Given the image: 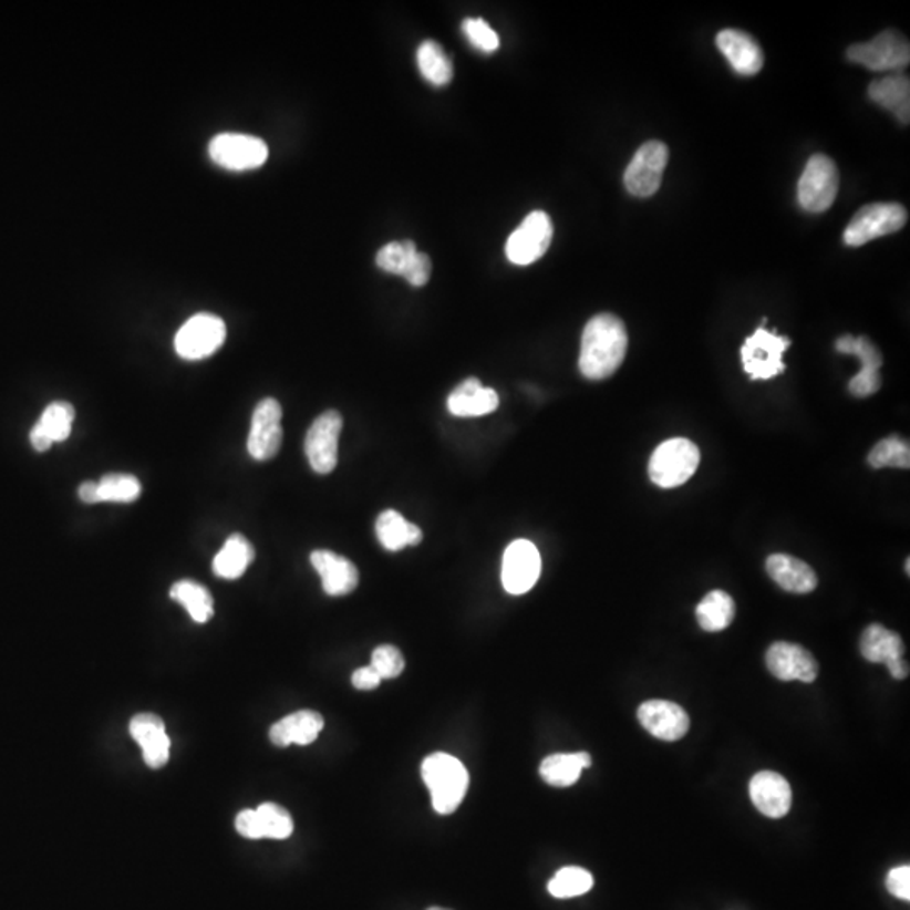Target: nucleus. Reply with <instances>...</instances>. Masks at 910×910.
<instances>
[{"label":"nucleus","mask_w":910,"mask_h":910,"mask_svg":"<svg viewBox=\"0 0 910 910\" xmlns=\"http://www.w3.org/2000/svg\"><path fill=\"white\" fill-rule=\"evenodd\" d=\"M628 343V331L618 316L599 314L590 319L582 334L580 373L592 382L612 376L624 361Z\"/></svg>","instance_id":"nucleus-1"},{"label":"nucleus","mask_w":910,"mask_h":910,"mask_svg":"<svg viewBox=\"0 0 910 910\" xmlns=\"http://www.w3.org/2000/svg\"><path fill=\"white\" fill-rule=\"evenodd\" d=\"M422 779L432 794V805L438 815L457 811L466 798L469 773L454 755L435 752L422 763Z\"/></svg>","instance_id":"nucleus-2"},{"label":"nucleus","mask_w":910,"mask_h":910,"mask_svg":"<svg viewBox=\"0 0 910 910\" xmlns=\"http://www.w3.org/2000/svg\"><path fill=\"white\" fill-rule=\"evenodd\" d=\"M700 448L689 438H670L653 452L650 459V477L656 486L671 487L685 484L699 469Z\"/></svg>","instance_id":"nucleus-3"},{"label":"nucleus","mask_w":910,"mask_h":910,"mask_svg":"<svg viewBox=\"0 0 910 910\" xmlns=\"http://www.w3.org/2000/svg\"><path fill=\"white\" fill-rule=\"evenodd\" d=\"M790 347V339L786 335H777L767 331L766 328H758L751 338L745 339L744 347L741 348L742 364L745 373L751 380H771L777 374L784 373V353Z\"/></svg>","instance_id":"nucleus-4"},{"label":"nucleus","mask_w":910,"mask_h":910,"mask_svg":"<svg viewBox=\"0 0 910 910\" xmlns=\"http://www.w3.org/2000/svg\"><path fill=\"white\" fill-rule=\"evenodd\" d=\"M840 174L837 164L825 154H815L799 179L798 199L805 211L825 213L837 199Z\"/></svg>","instance_id":"nucleus-5"},{"label":"nucleus","mask_w":910,"mask_h":910,"mask_svg":"<svg viewBox=\"0 0 910 910\" xmlns=\"http://www.w3.org/2000/svg\"><path fill=\"white\" fill-rule=\"evenodd\" d=\"M225 339V321L218 316L201 312L184 322L174 339V348L183 360H205L223 347Z\"/></svg>","instance_id":"nucleus-6"},{"label":"nucleus","mask_w":910,"mask_h":910,"mask_svg":"<svg viewBox=\"0 0 910 910\" xmlns=\"http://www.w3.org/2000/svg\"><path fill=\"white\" fill-rule=\"evenodd\" d=\"M907 223V209L897 203H876L864 206L845 230V244L861 247L876 238L902 230Z\"/></svg>","instance_id":"nucleus-7"},{"label":"nucleus","mask_w":910,"mask_h":910,"mask_svg":"<svg viewBox=\"0 0 910 910\" xmlns=\"http://www.w3.org/2000/svg\"><path fill=\"white\" fill-rule=\"evenodd\" d=\"M208 152L216 166L228 170L257 169L269 159V145L261 138L234 132L216 135Z\"/></svg>","instance_id":"nucleus-8"},{"label":"nucleus","mask_w":910,"mask_h":910,"mask_svg":"<svg viewBox=\"0 0 910 910\" xmlns=\"http://www.w3.org/2000/svg\"><path fill=\"white\" fill-rule=\"evenodd\" d=\"M554 240V223L545 211L529 213L506 241V257L526 267L540 260Z\"/></svg>","instance_id":"nucleus-9"},{"label":"nucleus","mask_w":910,"mask_h":910,"mask_svg":"<svg viewBox=\"0 0 910 910\" xmlns=\"http://www.w3.org/2000/svg\"><path fill=\"white\" fill-rule=\"evenodd\" d=\"M670 151L660 141L642 144L624 174L625 189L638 198H651L660 189Z\"/></svg>","instance_id":"nucleus-10"},{"label":"nucleus","mask_w":910,"mask_h":910,"mask_svg":"<svg viewBox=\"0 0 910 910\" xmlns=\"http://www.w3.org/2000/svg\"><path fill=\"white\" fill-rule=\"evenodd\" d=\"M848 60L871 71H893L906 68L910 60L909 41L899 31L880 32L868 43L848 48Z\"/></svg>","instance_id":"nucleus-11"},{"label":"nucleus","mask_w":910,"mask_h":910,"mask_svg":"<svg viewBox=\"0 0 910 910\" xmlns=\"http://www.w3.org/2000/svg\"><path fill=\"white\" fill-rule=\"evenodd\" d=\"M343 431V416L328 410L316 418L306 435V455L318 474H329L338 466L339 435Z\"/></svg>","instance_id":"nucleus-12"},{"label":"nucleus","mask_w":910,"mask_h":910,"mask_svg":"<svg viewBox=\"0 0 910 910\" xmlns=\"http://www.w3.org/2000/svg\"><path fill=\"white\" fill-rule=\"evenodd\" d=\"M282 406L276 399H263L255 406L248 435V454L255 461H269L279 454L282 445Z\"/></svg>","instance_id":"nucleus-13"},{"label":"nucleus","mask_w":910,"mask_h":910,"mask_svg":"<svg viewBox=\"0 0 910 910\" xmlns=\"http://www.w3.org/2000/svg\"><path fill=\"white\" fill-rule=\"evenodd\" d=\"M540 551L531 541L516 540L506 548L501 573L506 592L511 596L529 592L540 579Z\"/></svg>","instance_id":"nucleus-14"},{"label":"nucleus","mask_w":910,"mask_h":910,"mask_svg":"<svg viewBox=\"0 0 910 910\" xmlns=\"http://www.w3.org/2000/svg\"><path fill=\"white\" fill-rule=\"evenodd\" d=\"M835 348L840 353L855 354L861 361L860 373L848 383L851 395L857 396V399H865V396L879 392L880 385H882L879 370L883 363L879 348L865 335L854 338L850 334L841 335Z\"/></svg>","instance_id":"nucleus-15"},{"label":"nucleus","mask_w":910,"mask_h":910,"mask_svg":"<svg viewBox=\"0 0 910 910\" xmlns=\"http://www.w3.org/2000/svg\"><path fill=\"white\" fill-rule=\"evenodd\" d=\"M860 651L861 656L870 663L886 664L896 680H906L909 676V666L903 661L906 648L897 632L880 624L868 625L861 634Z\"/></svg>","instance_id":"nucleus-16"},{"label":"nucleus","mask_w":910,"mask_h":910,"mask_svg":"<svg viewBox=\"0 0 910 910\" xmlns=\"http://www.w3.org/2000/svg\"><path fill=\"white\" fill-rule=\"evenodd\" d=\"M642 727L664 742H676L690 731V716L685 710L666 700H650L638 710Z\"/></svg>","instance_id":"nucleus-17"},{"label":"nucleus","mask_w":910,"mask_h":910,"mask_svg":"<svg viewBox=\"0 0 910 910\" xmlns=\"http://www.w3.org/2000/svg\"><path fill=\"white\" fill-rule=\"evenodd\" d=\"M767 670L780 681H803L813 683L819 666L815 656L794 642H774L766 654Z\"/></svg>","instance_id":"nucleus-18"},{"label":"nucleus","mask_w":910,"mask_h":910,"mask_svg":"<svg viewBox=\"0 0 910 910\" xmlns=\"http://www.w3.org/2000/svg\"><path fill=\"white\" fill-rule=\"evenodd\" d=\"M131 735L141 745L145 764L151 769H161L169 763L170 741L161 716L154 713H138L131 720Z\"/></svg>","instance_id":"nucleus-19"},{"label":"nucleus","mask_w":910,"mask_h":910,"mask_svg":"<svg viewBox=\"0 0 910 910\" xmlns=\"http://www.w3.org/2000/svg\"><path fill=\"white\" fill-rule=\"evenodd\" d=\"M752 803L767 818L779 819L789 813L793 789L780 774L763 771L752 777L748 786Z\"/></svg>","instance_id":"nucleus-20"},{"label":"nucleus","mask_w":910,"mask_h":910,"mask_svg":"<svg viewBox=\"0 0 910 910\" xmlns=\"http://www.w3.org/2000/svg\"><path fill=\"white\" fill-rule=\"evenodd\" d=\"M311 563L321 576L322 589L328 596H348L360 583V573L353 561L329 550H316L311 554Z\"/></svg>","instance_id":"nucleus-21"},{"label":"nucleus","mask_w":910,"mask_h":910,"mask_svg":"<svg viewBox=\"0 0 910 910\" xmlns=\"http://www.w3.org/2000/svg\"><path fill=\"white\" fill-rule=\"evenodd\" d=\"M716 46L738 74H757L764 66V53L751 34L737 29H725L716 35Z\"/></svg>","instance_id":"nucleus-22"},{"label":"nucleus","mask_w":910,"mask_h":910,"mask_svg":"<svg viewBox=\"0 0 910 910\" xmlns=\"http://www.w3.org/2000/svg\"><path fill=\"white\" fill-rule=\"evenodd\" d=\"M74 406L71 403L58 400V402L48 405L41 415L38 424L32 427L31 438L32 447L38 452L48 451L54 442H63L70 437L71 427H73Z\"/></svg>","instance_id":"nucleus-23"},{"label":"nucleus","mask_w":910,"mask_h":910,"mask_svg":"<svg viewBox=\"0 0 910 910\" xmlns=\"http://www.w3.org/2000/svg\"><path fill=\"white\" fill-rule=\"evenodd\" d=\"M322 728H324V718L321 713L300 710L272 725L270 741L277 747H289L292 744L309 745L319 737Z\"/></svg>","instance_id":"nucleus-24"},{"label":"nucleus","mask_w":910,"mask_h":910,"mask_svg":"<svg viewBox=\"0 0 910 910\" xmlns=\"http://www.w3.org/2000/svg\"><path fill=\"white\" fill-rule=\"evenodd\" d=\"M771 579L790 593H809L818 586L815 570L806 561L790 555H771L766 561Z\"/></svg>","instance_id":"nucleus-25"},{"label":"nucleus","mask_w":910,"mask_h":910,"mask_svg":"<svg viewBox=\"0 0 910 910\" xmlns=\"http://www.w3.org/2000/svg\"><path fill=\"white\" fill-rule=\"evenodd\" d=\"M499 406V395L486 389L477 378H467L448 395L447 409L455 416H483Z\"/></svg>","instance_id":"nucleus-26"},{"label":"nucleus","mask_w":910,"mask_h":910,"mask_svg":"<svg viewBox=\"0 0 910 910\" xmlns=\"http://www.w3.org/2000/svg\"><path fill=\"white\" fill-rule=\"evenodd\" d=\"M378 541L390 551L403 550L405 547H416L424 540V534L418 526L406 521L395 509H386L376 519Z\"/></svg>","instance_id":"nucleus-27"},{"label":"nucleus","mask_w":910,"mask_h":910,"mask_svg":"<svg viewBox=\"0 0 910 910\" xmlns=\"http://www.w3.org/2000/svg\"><path fill=\"white\" fill-rule=\"evenodd\" d=\"M868 95L873 102L889 110L902 124L910 121V83L903 74H890L886 79L877 80L868 89Z\"/></svg>","instance_id":"nucleus-28"},{"label":"nucleus","mask_w":910,"mask_h":910,"mask_svg":"<svg viewBox=\"0 0 910 910\" xmlns=\"http://www.w3.org/2000/svg\"><path fill=\"white\" fill-rule=\"evenodd\" d=\"M255 558V550L244 535H231L213 560V572L221 579H240Z\"/></svg>","instance_id":"nucleus-29"},{"label":"nucleus","mask_w":910,"mask_h":910,"mask_svg":"<svg viewBox=\"0 0 910 910\" xmlns=\"http://www.w3.org/2000/svg\"><path fill=\"white\" fill-rule=\"evenodd\" d=\"M592 766V757L587 752L576 754H554L545 758L540 766V776L545 783L555 787L573 786L580 779L583 769Z\"/></svg>","instance_id":"nucleus-30"},{"label":"nucleus","mask_w":910,"mask_h":910,"mask_svg":"<svg viewBox=\"0 0 910 910\" xmlns=\"http://www.w3.org/2000/svg\"><path fill=\"white\" fill-rule=\"evenodd\" d=\"M735 618V602L724 590H712L696 607V621L703 631L720 632Z\"/></svg>","instance_id":"nucleus-31"},{"label":"nucleus","mask_w":910,"mask_h":910,"mask_svg":"<svg viewBox=\"0 0 910 910\" xmlns=\"http://www.w3.org/2000/svg\"><path fill=\"white\" fill-rule=\"evenodd\" d=\"M416 64L422 76L435 86H445L454 76L451 58L435 41H425L416 50Z\"/></svg>","instance_id":"nucleus-32"},{"label":"nucleus","mask_w":910,"mask_h":910,"mask_svg":"<svg viewBox=\"0 0 910 910\" xmlns=\"http://www.w3.org/2000/svg\"><path fill=\"white\" fill-rule=\"evenodd\" d=\"M170 597L186 607L193 621L205 624L213 618V597L206 587L193 580H180L170 589Z\"/></svg>","instance_id":"nucleus-33"},{"label":"nucleus","mask_w":910,"mask_h":910,"mask_svg":"<svg viewBox=\"0 0 910 910\" xmlns=\"http://www.w3.org/2000/svg\"><path fill=\"white\" fill-rule=\"evenodd\" d=\"M257 815L258 837L270 840H287L293 831V819L290 813L276 803H263L255 809Z\"/></svg>","instance_id":"nucleus-34"},{"label":"nucleus","mask_w":910,"mask_h":910,"mask_svg":"<svg viewBox=\"0 0 910 910\" xmlns=\"http://www.w3.org/2000/svg\"><path fill=\"white\" fill-rule=\"evenodd\" d=\"M99 503H134L142 486L132 474H106L96 483Z\"/></svg>","instance_id":"nucleus-35"},{"label":"nucleus","mask_w":910,"mask_h":910,"mask_svg":"<svg viewBox=\"0 0 910 910\" xmlns=\"http://www.w3.org/2000/svg\"><path fill=\"white\" fill-rule=\"evenodd\" d=\"M868 464L873 469L882 467H897V469H909L910 445L906 438L892 437L883 438L868 454Z\"/></svg>","instance_id":"nucleus-36"},{"label":"nucleus","mask_w":910,"mask_h":910,"mask_svg":"<svg viewBox=\"0 0 910 910\" xmlns=\"http://www.w3.org/2000/svg\"><path fill=\"white\" fill-rule=\"evenodd\" d=\"M592 887L593 877L590 871L580 867H565L548 883V892L557 899H572L589 892Z\"/></svg>","instance_id":"nucleus-37"},{"label":"nucleus","mask_w":910,"mask_h":910,"mask_svg":"<svg viewBox=\"0 0 910 910\" xmlns=\"http://www.w3.org/2000/svg\"><path fill=\"white\" fill-rule=\"evenodd\" d=\"M416 251L418 250H416V245L413 241H392V244L385 245L382 250L378 251L376 265L385 272L403 277L406 267H409V261L412 260Z\"/></svg>","instance_id":"nucleus-38"},{"label":"nucleus","mask_w":910,"mask_h":910,"mask_svg":"<svg viewBox=\"0 0 910 910\" xmlns=\"http://www.w3.org/2000/svg\"><path fill=\"white\" fill-rule=\"evenodd\" d=\"M370 666L380 674L382 680H393L405 670V660L395 647L383 644V647H378L371 654Z\"/></svg>","instance_id":"nucleus-39"},{"label":"nucleus","mask_w":910,"mask_h":910,"mask_svg":"<svg viewBox=\"0 0 910 910\" xmlns=\"http://www.w3.org/2000/svg\"><path fill=\"white\" fill-rule=\"evenodd\" d=\"M463 31L469 43L483 53H495L499 48V35L484 19H466Z\"/></svg>","instance_id":"nucleus-40"},{"label":"nucleus","mask_w":910,"mask_h":910,"mask_svg":"<svg viewBox=\"0 0 910 910\" xmlns=\"http://www.w3.org/2000/svg\"><path fill=\"white\" fill-rule=\"evenodd\" d=\"M432 273V261L428 255L422 254V251H416L413 255L412 260L409 261V267H406L405 277L406 282L413 287H424L425 283L428 282L431 279Z\"/></svg>","instance_id":"nucleus-41"},{"label":"nucleus","mask_w":910,"mask_h":910,"mask_svg":"<svg viewBox=\"0 0 910 910\" xmlns=\"http://www.w3.org/2000/svg\"><path fill=\"white\" fill-rule=\"evenodd\" d=\"M887 890L893 897L900 900H910V867L902 865V867L893 868L887 876Z\"/></svg>","instance_id":"nucleus-42"},{"label":"nucleus","mask_w":910,"mask_h":910,"mask_svg":"<svg viewBox=\"0 0 910 910\" xmlns=\"http://www.w3.org/2000/svg\"><path fill=\"white\" fill-rule=\"evenodd\" d=\"M351 681H353L354 689L363 690V692H370V690H374L380 686V683H382V678H380V674H378L373 668L364 666L354 671Z\"/></svg>","instance_id":"nucleus-43"},{"label":"nucleus","mask_w":910,"mask_h":910,"mask_svg":"<svg viewBox=\"0 0 910 910\" xmlns=\"http://www.w3.org/2000/svg\"><path fill=\"white\" fill-rule=\"evenodd\" d=\"M80 499L86 505H99V493H96L95 480H85L79 489Z\"/></svg>","instance_id":"nucleus-44"},{"label":"nucleus","mask_w":910,"mask_h":910,"mask_svg":"<svg viewBox=\"0 0 910 910\" xmlns=\"http://www.w3.org/2000/svg\"><path fill=\"white\" fill-rule=\"evenodd\" d=\"M428 910H447V909H442V907H432V909H428Z\"/></svg>","instance_id":"nucleus-45"}]
</instances>
